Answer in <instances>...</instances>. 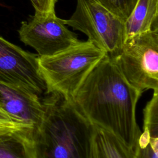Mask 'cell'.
Returning <instances> with one entry per match:
<instances>
[{"label": "cell", "mask_w": 158, "mask_h": 158, "mask_svg": "<svg viewBox=\"0 0 158 158\" xmlns=\"http://www.w3.org/2000/svg\"><path fill=\"white\" fill-rule=\"evenodd\" d=\"M34 130L28 128L0 135V158H37Z\"/></svg>", "instance_id": "obj_10"}, {"label": "cell", "mask_w": 158, "mask_h": 158, "mask_svg": "<svg viewBox=\"0 0 158 158\" xmlns=\"http://www.w3.org/2000/svg\"><path fill=\"white\" fill-rule=\"evenodd\" d=\"M143 130L133 149L135 158H158V91L143 110Z\"/></svg>", "instance_id": "obj_9"}, {"label": "cell", "mask_w": 158, "mask_h": 158, "mask_svg": "<svg viewBox=\"0 0 158 158\" xmlns=\"http://www.w3.org/2000/svg\"><path fill=\"white\" fill-rule=\"evenodd\" d=\"M65 20L54 12H35L18 30L20 40L36 50L40 57L64 51L79 40L76 33L66 27Z\"/></svg>", "instance_id": "obj_6"}, {"label": "cell", "mask_w": 158, "mask_h": 158, "mask_svg": "<svg viewBox=\"0 0 158 158\" xmlns=\"http://www.w3.org/2000/svg\"><path fill=\"white\" fill-rule=\"evenodd\" d=\"M57 0H30L35 12L48 13L55 12V6Z\"/></svg>", "instance_id": "obj_15"}, {"label": "cell", "mask_w": 158, "mask_h": 158, "mask_svg": "<svg viewBox=\"0 0 158 158\" xmlns=\"http://www.w3.org/2000/svg\"><path fill=\"white\" fill-rule=\"evenodd\" d=\"M92 158H135L132 148L111 132L94 125Z\"/></svg>", "instance_id": "obj_12"}, {"label": "cell", "mask_w": 158, "mask_h": 158, "mask_svg": "<svg viewBox=\"0 0 158 158\" xmlns=\"http://www.w3.org/2000/svg\"><path fill=\"white\" fill-rule=\"evenodd\" d=\"M38 55L26 51L0 36V83L27 89L38 95L46 93Z\"/></svg>", "instance_id": "obj_7"}, {"label": "cell", "mask_w": 158, "mask_h": 158, "mask_svg": "<svg viewBox=\"0 0 158 158\" xmlns=\"http://www.w3.org/2000/svg\"><path fill=\"white\" fill-rule=\"evenodd\" d=\"M123 20H126L133 9L137 0H94Z\"/></svg>", "instance_id": "obj_13"}, {"label": "cell", "mask_w": 158, "mask_h": 158, "mask_svg": "<svg viewBox=\"0 0 158 158\" xmlns=\"http://www.w3.org/2000/svg\"><path fill=\"white\" fill-rule=\"evenodd\" d=\"M24 128L27 127L16 123L6 114L0 109V135L13 130Z\"/></svg>", "instance_id": "obj_14"}, {"label": "cell", "mask_w": 158, "mask_h": 158, "mask_svg": "<svg viewBox=\"0 0 158 158\" xmlns=\"http://www.w3.org/2000/svg\"><path fill=\"white\" fill-rule=\"evenodd\" d=\"M106 54L88 40H79L55 54L39 56L40 69L46 86L45 94H57L73 100L82 82Z\"/></svg>", "instance_id": "obj_3"}, {"label": "cell", "mask_w": 158, "mask_h": 158, "mask_svg": "<svg viewBox=\"0 0 158 158\" xmlns=\"http://www.w3.org/2000/svg\"><path fill=\"white\" fill-rule=\"evenodd\" d=\"M142 93L126 80L113 58L106 54L82 82L73 101L91 123L133 149L141 132L136 107Z\"/></svg>", "instance_id": "obj_1"}, {"label": "cell", "mask_w": 158, "mask_h": 158, "mask_svg": "<svg viewBox=\"0 0 158 158\" xmlns=\"http://www.w3.org/2000/svg\"><path fill=\"white\" fill-rule=\"evenodd\" d=\"M65 23L111 57L120 52L125 42V20L94 0H77L74 12Z\"/></svg>", "instance_id": "obj_4"}, {"label": "cell", "mask_w": 158, "mask_h": 158, "mask_svg": "<svg viewBox=\"0 0 158 158\" xmlns=\"http://www.w3.org/2000/svg\"><path fill=\"white\" fill-rule=\"evenodd\" d=\"M112 58L137 89L158 91V27L126 41L120 52Z\"/></svg>", "instance_id": "obj_5"}, {"label": "cell", "mask_w": 158, "mask_h": 158, "mask_svg": "<svg viewBox=\"0 0 158 158\" xmlns=\"http://www.w3.org/2000/svg\"><path fill=\"white\" fill-rule=\"evenodd\" d=\"M46 95L33 133L37 158H92L94 125L73 100Z\"/></svg>", "instance_id": "obj_2"}, {"label": "cell", "mask_w": 158, "mask_h": 158, "mask_svg": "<svg viewBox=\"0 0 158 158\" xmlns=\"http://www.w3.org/2000/svg\"><path fill=\"white\" fill-rule=\"evenodd\" d=\"M158 0H137L125 21V41L157 27Z\"/></svg>", "instance_id": "obj_11"}, {"label": "cell", "mask_w": 158, "mask_h": 158, "mask_svg": "<svg viewBox=\"0 0 158 158\" xmlns=\"http://www.w3.org/2000/svg\"><path fill=\"white\" fill-rule=\"evenodd\" d=\"M0 109L16 123L35 130L41 120L43 106L37 94L0 83Z\"/></svg>", "instance_id": "obj_8"}]
</instances>
